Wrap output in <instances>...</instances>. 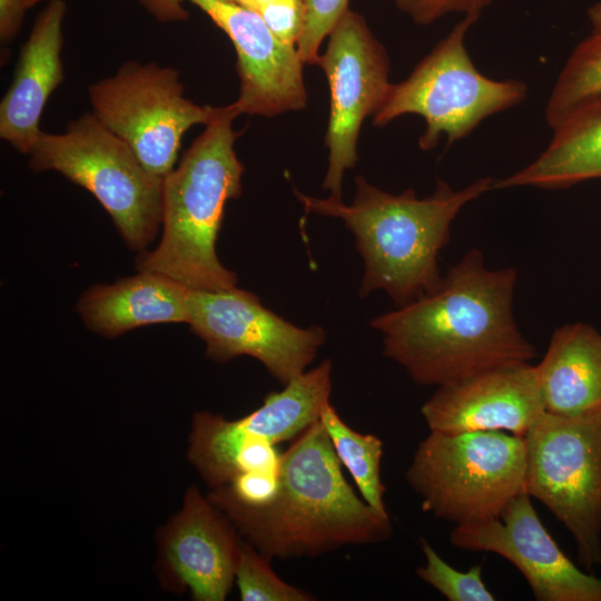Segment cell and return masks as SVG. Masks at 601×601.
<instances>
[{
  "mask_svg": "<svg viewBox=\"0 0 601 601\" xmlns=\"http://www.w3.org/2000/svg\"><path fill=\"white\" fill-rule=\"evenodd\" d=\"M516 272L491 270L473 249L440 286L371 321L384 355L420 385L441 386L496 367L531 363L534 346L512 314Z\"/></svg>",
  "mask_w": 601,
  "mask_h": 601,
  "instance_id": "cell-1",
  "label": "cell"
},
{
  "mask_svg": "<svg viewBox=\"0 0 601 601\" xmlns=\"http://www.w3.org/2000/svg\"><path fill=\"white\" fill-rule=\"evenodd\" d=\"M341 465L318 420L282 452L278 490L267 504L247 506L219 489L207 497L269 560L314 558L387 541L393 533L390 516L356 495Z\"/></svg>",
  "mask_w": 601,
  "mask_h": 601,
  "instance_id": "cell-2",
  "label": "cell"
},
{
  "mask_svg": "<svg viewBox=\"0 0 601 601\" xmlns=\"http://www.w3.org/2000/svg\"><path fill=\"white\" fill-rule=\"evenodd\" d=\"M355 183L349 205L295 194L306 213L339 218L354 235L364 262L359 296L382 289L400 307L440 286L437 256L449 242L452 221L467 203L493 189L494 180L483 177L460 190L439 181L425 198L412 189L386 193L362 176Z\"/></svg>",
  "mask_w": 601,
  "mask_h": 601,
  "instance_id": "cell-3",
  "label": "cell"
},
{
  "mask_svg": "<svg viewBox=\"0 0 601 601\" xmlns=\"http://www.w3.org/2000/svg\"><path fill=\"white\" fill-rule=\"evenodd\" d=\"M237 117L231 105L219 107L162 181V234L157 247L142 250L136 269L169 277L194 290L237 286V275L216 253L225 205L242 194L245 167L234 144Z\"/></svg>",
  "mask_w": 601,
  "mask_h": 601,
  "instance_id": "cell-4",
  "label": "cell"
},
{
  "mask_svg": "<svg viewBox=\"0 0 601 601\" xmlns=\"http://www.w3.org/2000/svg\"><path fill=\"white\" fill-rule=\"evenodd\" d=\"M523 436L502 431L430 432L405 479L424 512L462 525L500 518L526 491Z\"/></svg>",
  "mask_w": 601,
  "mask_h": 601,
  "instance_id": "cell-5",
  "label": "cell"
},
{
  "mask_svg": "<svg viewBox=\"0 0 601 601\" xmlns=\"http://www.w3.org/2000/svg\"><path fill=\"white\" fill-rule=\"evenodd\" d=\"M33 171H58L87 189L138 253L154 242L162 218L164 178L148 171L134 150L91 112L65 132H41L29 152Z\"/></svg>",
  "mask_w": 601,
  "mask_h": 601,
  "instance_id": "cell-6",
  "label": "cell"
},
{
  "mask_svg": "<svg viewBox=\"0 0 601 601\" xmlns=\"http://www.w3.org/2000/svg\"><path fill=\"white\" fill-rule=\"evenodd\" d=\"M480 16L466 14L411 75L391 85L374 124L384 126L414 114L425 121L418 139L423 150L436 147L442 135L447 144L470 135L485 118L521 104L528 95L520 80H494L481 73L465 47V36Z\"/></svg>",
  "mask_w": 601,
  "mask_h": 601,
  "instance_id": "cell-7",
  "label": "cell"
},
{
  "mask_svg": "<svg viewBox=\"0 0 601 601\" xmlns=\"http://www.w3.org/2000/svg\"><path fill=\"white\" fill-rule=\"evenodd\" d=\"M524 440L526 492L572 534L585 569L601 565V411H545Z\"/></svg>",
  "mask_w": 601,
  "mask_h": 601,
  "instance_id": "cell-8",
  "label": "cell"
},
{
  "mask_svg": "<svg viewBox=\"0 0 601 601\" xmlns=\"http://www.w3.org/2000/svg\"><path fill=\"white\" fill-rule=\"evenodd\" d=\"M88 92L98 120L161 178L174 169L184 134L207 125L219 110L187 99L178 71L155 62L128 61Z\"/></svg>",
  "mask_w": 601,
  "mask_h": 601,
  "instance_id": "cell-9",
  "label": "cell"
},
{
  "mask_svg": "<svg viewBox=\"0 0 601 601\" xmlns=\"http://www.w3.org/2000/svg\"><path fill=\"white\" fill-rule=\"evenodd\" d=\"M188 325L206 345L208 358L226 363L238 356L257 359L283 385L307 371L326 341L319 326L298 327L237 286L188 294Z\"/></svg>",
  "mask_w": 601,
  "mask_h": 601,
  "instance_id": "cell-10",
  "label": "cell"
},
{
  "mask_svg": "<svg viewBox=\"0 0 601 601\" xmlns=\"http://www.w3.org/2000/svg\"><path fill=\"white\" fill-rule=\"evenodd\" d=\"M319 56L331 89V114L325 136L328 168L323 188L342 199L346 169L357 160L356 146L364 119L375 115L391 88L388 58L364 18L347 10L332 29Z\"/></svg>",
  "mask_w": 601,
  "mask_h": 601,
  "instance_id": "cell-11",
  "label": "cell"
},
{
  "mask_svg": "<svg viewBox=\"0 0 601 601\" xmlns=\"http://www.w3.org/2000/svg\"><path fill=\"white\" fill-rule=\"evenodd\" d=\"M524 491L500 518L455 525L453 546L495 553L525 578L538 601H601V578L580 570L544 528Z\"/></svg>",
  "mask_w": 601,
  "mask_h": 601,
  "instance_id": "cell-12",
  "label": "cell"
},
{
  "mask_svg": "<svg viewBox=\"0 0 601 601\" xmlns=\"http://www.w3.org/2000/svg\"><path fill=\"white\" fill-rule=\"evenodd\" d=\"M175 14L183 0H152ZM201 9L231 40L237 53L240 93L230 104L238 115L273 117L305 108L303 62L294 45L282 42L262 16L237 2L186 0ZM183 11V10H181ZM180 16V14H179Z\"/></svg>",
  "mask_w": 601,
  "mask_h": 601,
  "instance_id": "cell-13",
  "label": "cell"
},
{
  "mask_svg": "<svg viewBox=\"0 0 601 601\" xmlns=\"http://www.w3.org/2000/svg\"><path fill=\"white\" fill-rule=\"evenodd\" d=\"M544 412L536 366L531 363L437 386L421 407L430 432L508 431L523 437Z\"/></svg>",
  "mask_w": 601,
  "mask_h": 601,
  "instance_id": "cell-14",
  "label": "cell"
},
{
  "mask_svg": "<svg viewBox=\"0 0 601 601\" xmlns=\"http://www.w3.org/2000/svg\"><path fill=\"white\" fill-rule=\"evenodd\" d=\"M243 538L196 486L159 535L161 563L175 588L196 601H223L235 582Z\"/></svg>",
  "mask_w": 601,
  "mask_h": 601,
  "instance_id": "cell-15",
  "label": "cell"
},
{
  "mask_svg": "<svg viewBox=\"0 0 601 601\" xmlns=\"http://www.w3.org/2000/svg\"><path fill=\"white\" fill-rule=\"evenodd\" d=\"M66 11L63 0H51L38 14L0 104V137L22 154L29 155L42 132L39 121L43 107L63 80L61 49Z\"/></svg>",
  "mask_w": 601,
  "mask_h": 601,
  "instance_id": "cell-16",
  "label": "cell"
},
{
  "mask_svg": "<svg viewBox=\"0 0 601 601\" xmlns=\"http://www.w3.org/2000/svg\"><path fill=\"white\" fill-rule=\"evenodd\" d=\"M189 288L164 275L137 270L89 287L77 303L85 325L105 337L160 323H188Z\"/></svg>",
  "mask_w": 601,
  "mask_h": 601,
  "instance_id": "cell-17",
  "label": "cell"
},
{
  "mask_svg": "<svg viewBox=\"0 0 601 601\" xmlns=\"http://www.w3.org/2000/svg\"><path fill=\"white\" fill-rule=\"evenodd\" d=\"M535 366L546 412L574 416L601 411V334L592 326L555 329Z\"/></svg>",
  "mask_w": 601,
  "mask_h": 601,
  "instance_id": "cell-18",
  "label": "cell"
},
{
  "mask_svg": "<svg viewBox=\"0 0 601 601\" xmlns=\"http://www.w3.org/2000/svg\"><path fill=\"white\" fill-rule=\"evenodd\" d=\"M542 154L524 168L493 183L495 188L556 189L601 178V93L572 108L553 128Z\"/></svg>",
  "mask_w": 601,
  "mask_h": 601,
  "instance_id": "cell-19",
  "label": "cell"
},
{
  "mask_svg": "<svg viewBox=\"0 0 601 601\" xmlns=\"http://www.w3.org/2000/svg\"><path fill=\"white\" fill-rule=\"evenodd\" d=\"M187 456L204 482L215 489L244 473L279 469L282 452L248 434L236 420L200 411L191 420Z\"/></svg>",
  "mask_w": 601,
  "mask_h": 601,
  "instance_id": "cell-20",
  "label": "cell"
},
{
  "mask_svg": "<svg viewBox=\"0 0 601 601\" xmlns=\"http://www.w3.org/2000/svg\"><path fill=\"white\" fill-rule=\"evenodd\" d=\"M319 421L362 499L378 514L390 516L384 503L386 487L381 476L382 440L374 434H364L352 428L331 403L323 408Z\"/></svg>",
  "mask_w": 601,
  "mask_h": 601,
  "instance_id": "cell-21",
  "label": "cell"
},
{
  "mask_svg": "<svg viewBox=\"0 0 601 601\" xmlns=\"http://www.w3.org/2000/svg\"><path fill=\"white\" fill-rule=\"evenodd\" d=\"M601 93V32H593L573 49L553 86L545 120L553 128L572 108Z\"/></svg>",
  "mask_w": 601,
  "mask_h": 601,
  "instance_id": "cell-22",
  "label": "cell"
},
{
  "mask_svg": "<svg viewBox=\"0 0 601 601\" xmlns=\"http://www.w3.org/2000/svg\"><path fill=\"white\" fill-rule=\"evenodd\" d=\"M263 555L243 540L239 548L235 582L242 601H313L316 598L279 578Z\"/></svg>",
  "mask_w": 601,
  "mask_h": 601,
  "instance_id": "cell-23",
  "label": "cell"
},
{
  "mask_svg": "<svg viewBox=\"0 0 601 601\" xmlns=\"http://www.w3.org/2000/svg\"><path fill=\"white\" fill-rule=\"evenodd\" d=\"M425 565L416 569V575L439 591L449 601H494V594L482 578V566L474 565L466 572L450 565L425 540H421Z\"/></svg>",
  "mask_w": 601,
  "mask_h": 601,
  "instance_id": "cell-24",
  "label": "cell"
},
{
  "mask_svg": "<svg viewBox=\"0 0 601 601\" xmlns=\"http://www.w3.org/2000/svg\"><path fill=\"white\" fill-rule=\"evenodd\" d=\"M304 2L305 28L296 49L303 63L318 65L321 43L348 10V0H304Z\"/></svg>",
  "mask_w": 601,
  "mask_h": 601,
  "instance_id": "cell-25",
  "label": "cell"
},
{
  "mask_svg": "<svg viewBox=\"0 0 601 601\" xmlns=\"http://www.w3.org/2000/svg\"><path fill=\"white\" fill-rule=\"evenodd\" d=\"M258 13L277 39L297 45L306 20L304 0H270Z\"/></svg>",
  "mask_w": 601,
  "mask_h": 601,
  "instance_id": "cell-26",
  "label": "cell"
},
{
  "mask_svg": "<svg viewBox=\"0 0 601 601\" xmlns=\"http://www.w3.org/2000/svg\"><path fill=\"white\" fill-rule=\"evenodd\" d=\"M494 0H395L396 6L418 24H430L447 13L477 14Z\"/></svg>",
  "mask_w": 601,
  "mask_h": 601,
  "instance_id": "cell-27",
  "label": "cell"
},
{
  "mask_svg": "<svg viewBox=\"0 0 601 601\" xmlns=\"http://www.w3.org/2000/svg\"><path fill=\"white\" fill-rule=\"evenodd\" d=\"M42 0H0V40L9 43L20 31L27 11Z\"/></svg>",
  "mask_w": 601,
  "mask_h": 601,
  "instance_id": "cell-28",
  "label": "cell"
},
{
  "mask_svg": "<svg viewBox=\"0 0 601 601\" xmlns=\"http://www.w3.org/2000/svg\"><path fill=\"white\" fill-rule=\"evenodd\" d=\"M588 17L592 24L593 32H601V1L590 7Z\"/></svg>",
  "mask_w": 601,
  "mask_h": 601,
  "instance_id": "cell-29",
  "label": "cell"
},
{
  "mask_svg": "<svg viewBox=\"0 0 601 601\" xmlns=\"http://www.w3.org/2000/svg\"><path fill=\"white\" fill-rule=\"evenodd\" d=\"M270 0H238V3L258 12L263 6H265Z\"/></svg>",
  "mask_w": 601,
  "mask_h": 601,
  "instance_id": "cell-30",
  "label": "cell"
},
{
  "mask_svg": "<svg viewBox=\"0 0 601 601\" xmlns=\"http://www.w3.org/2000/svg\"><path fill=\"white\" fill-rule=\"evenodd\" d=\"M226 1H234L235 2V0H226Z\"/></svg>",
  "mask_w": 601,
  "mask_h": 601,
  "instance_id": "cell-31",
  "label": "cell"
},
{
  "mask_svg": "<svg viewBox=\"0 0 601 601\" xmlns=\"http://www.w3.org/2000/svg\"><path fill=\"white\" fill-rule=\"evenodd\" d=\"M235 2H237V3H238V0H235Z\"/></svg>",
  "mask_w": 601,
  "mask_h": 601,
  "instance_id": "cell-32",
  "label": "cell"
}]
</instances>
